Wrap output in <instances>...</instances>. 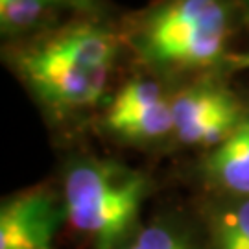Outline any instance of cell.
<instances>
[{
	"mask_svg": "<svg viewBox=\"0 0 249 249\" xmlns=\"http://www.w3.org/2000/svg\"><path fill=\"white\" fill-rule=\"evenodd\" d=\"M118 53L113 30L80 20L43 32L15 50V67L39 98L57 111L94 106Z\"/></svg>",
	"mask_w": 249,
	"mask_h": 249,
	"instance_id": "1",
	"label": "cell"
},
{
	"mask_svg": "<svg viewBox=\"0 0 249 249\" xmlns=\"http://www.w3.org/2000/svg\"><path fill=\"white\" fill-rule=\"evenodd\" d=\"M234 17L227 0H162L135 32L146 61L168 71H199L227 61Z\"/></svg>",
	"mask_w": 249,
	"mask_h": 249,
	"instance_id": "2",
	"label": "cell"
},
{
	"mask_svg": "<svg viewBox=\"0 0 249 249\" xmlns=\"http://www.w3.org/2000/svg\"><path fill=\"white\" fill-rule=\"evenodd\" d=\"M146 190L141 172L113 160L81 159L65 178V214L72 229L98 249H115L133 229Z\"/></svg>",
	"mask_w": 249,
	"mask_h": 249,
	"instance_id": "3",
	"label": "cell"
},
{
	"mask_svg": "<svg viewBox=\"0 0 249 249\" xmlns=\"http://www.w3.org/2000/svg\"><path fill=\"white\" fill-rule=\"evenodd\" d=\"M172 111L181 142L214 148L244 120L236 98L214 85H197L179 92L172 98Z\"/></svg>",
	"mask_w": 249,
	"mask_h": 249,
	"instance_id": "4",
	"label": "cell"
},
{
	"mask_svg": "<svg viewBox=\"0 0 249 249\" xmlns=\"http://www.w3.org/2000/svg\"><path fill=\"white\" fill-rule=\"evenodd\" d=\"M61 211L55 197L34 188L2 203L0 249H53Z\"/></svg>",
	"mask_w": 249,
	"mask_h": 249,
	"instance_id": "5",
	"label": "cell"
},
{
	"mask_svg": "<svg viewBox=\"0 0 249 249\" xmlns=\"http://www.w3.org/2000/svg\"><path fill=\"white\" fill-rule=\"evenodd\" d=\"M207 178L218 188L249 196V116L205 160Z\"/></svg>",
	"mask_w": 249,
	"mask_h": 249,
	"instance_id": "6",
	"label": "cell"
},
{
	"mask_svg": "<svg viewBox=\"0 0 249 249\" xmlns=\"http://www.w3.org/2000/svg\"><path fill=\"white\" fill-rule=\"evenodd\" d=\"M106 122L113 133L127 141H155L176 131L172 100L166 98L127 113L107 115Z\"/></svg>",
	"mask_w": 249,
	"mask_h": 249,
	"instance_id": "7",
	"label": "cell"
},
{
	"mask_svg": "<svg viewBox=\"0 0 249 249\" xmlns=\"http://www.w3.org/2000/svg\"><path fill=\"white\" fill-rule=\"evenodd\" d=\"M63 9L46 0H9L0 2V30L4 37H22L48 24Z\"/></svg>",
	"mask_w": 249,
	"mask_h": 249,
	"instance_id": "8",
	"label": "cell"
},
{
	"mask_svg": "<svg viewBox=\"0 0 249 249\" xmlns=\"http://www.w3.org/2000/svg\"><path fill=\"white\" fill-rule=\"evenodd\" d=\"M213 249L225 248L249 238V199L234 207H227L213 220Z\"/></svg>",
	"mask_w": 249,
	"mask_h": 249,
	"instance_id": "9",
	"label": "cell"
},
{
	"mask_svg": "<svg viewBox=\"0 0 249 249\" xmlns=\"http://www.w3.org/2000/svg\"><path fill=\"white\" fill-rule=\"evenodd\" d=\"M160 100H164L162 89L157 81L153 80H133L125 83L120 89V92L115 96L113 104L109 107L107 115H118V113H127L133 109L157 104Z\"/></svg>",
	"mask_w": 249,
	"mask_h": 249,
	"instance_id": "10",
	"label": "cell"
},
{
	"mask_svg": "<svg viewBox=\"0 0 249 249\" xmlns=\"http://www.w3.org/2000/svg\"><path fill=\"white\" fill-rule=\"evenodd\" d=\"M135 244L141 249H192L179 232L172 231L162 225H151L146 227L139 236Z\"/></svg>",
	"mask_w": 249,
	"mask_h": 249,
	"instance_id": "11",
	"label": "cell"
},
{
	"mask_svg": "<svg viewBox=\"0 0 249 249\" xmlns=\"http://www.w3.org/2000/svg\"><path fill=\"white\" fill-rule=\"evenodd\" d=\"M227 63H231L236 69H249V52L248 53H234L227 57Z\"/></svg>",
	"mask_w": 249,
	"mask_h": 249,
	"instance_id": "12",
	"label": "cell"
},
{
	"mask_svg": "<svg viewBox=\"0 0 249 249\" xmlns=\"http://www.w3.org/2000/svg\"><path fill=\"white\" fill-rule=\"evenodd\" d=\"M0 2H9V0H0ZM46 2L57 4L61 8H67V6H81L83 4V0H46Z\"/></svg>",
	"mask_w": 249,
	"mask_h": 249,
	"instance_id": "13",
	"label": "cell"
},
{
	"mask_svg": "<svg viewBox=\"0 0 249 249\" xmlns=\"http://www.w3.org/2000/svg\"><path fill=\"white\" fill-rule=\"evenodd\" d=\"M218 249H249V238L242 242H236V244H231V246H225V248H218Z\"/></svg>",
	"mask_w": 249,
	"mask_h": 249,
	"instance_id": "14",
	"label": "cell"
},
{
	"mask_svg": "<svg viewBox=\"0 0 249 249\" xmlns=\"http://www.w3.org/2000/svg\"><path fill=\"white\" fill-rule=\"evenodd\" d=\"M124 249H141L137 244H131V246H127V248H124Z\"/></svg>",
	"mask_w": 249,
	"mask_h": 249,
	"instance_id": "15",
	"label": "cell"
},
{
	"mask_svg": "<svg viewBox=\"0 0 249 249\" xmlns=\"http://www.w3.org/2000/svg\"><path fill=\"white\" fill-rule=\"evenodd\" d=\"M246 9H248V18H249V0H248V4H246Z\"/></svg>",
	"mask_w": 249,
	"mask_h": 249,
	"instance_id": "16",
	"label": "cell"
}]
</instances>
